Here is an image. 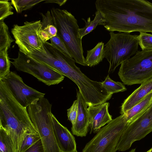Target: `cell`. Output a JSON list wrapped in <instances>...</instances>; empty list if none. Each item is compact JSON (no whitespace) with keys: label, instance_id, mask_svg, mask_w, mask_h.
Returning a JSON list of instances; mask_svg holds the SVG:
<instances>
[{"label":"cell","instance_id":"cell-1","mask_svg":"<svg viewBox=\"0 0 152 152\" xmlns=\"http://www.w3.org/2000/svg\"><path fill=\"white\" fill-rule=\"evenodd\" d=\"M97 10L103 15V26L110 32L152 34V3L145 0H97Z\"/></svg>","mask_w":152,"mask_h":152},{"label":"cell","instance_id":"cell-2","mask_svg":"<svg viewBox=\"0 0 152 152\" xmlns=\"http://www.w3.org/2000/svg\"><path fill=\"white\" fill-rule=\"evenodd\" d=\"M0 127L12 140L16 152H18L26 134L38 133L27 108L18 102L0 80Z\"/></svg>","mask_w":152,"mask_h":152},{"label":"cell","instance_id":"cell-3","mask_svg":"<svg viewBox=\"0 0 152 152\" xmlns=\"http://www.w3.org/2000/svg\"><path fill=\"white\" fill-rule=\"evenodd\" d=\"M52 24L57 30V34L63 42L75 62L86 66L82 44L79 36L77 21L75 17L65 9L53 7L47 12Z\"/></svg>","mask_w":152,"mask_h":152},{"label":"cell","instance_id":"cell-4","mask_svg":"<svg viewBox=\"0 0 152 152\" xmlns=\"http://www.w3.org/2000/svg\"><path fill=\"white\" fill-rule=\"evenodd\" d=\"M52 105L44 97L28 106L30 118L39 134L45 152H61L54 135L52 118Z\"/></svg>","mask_w":152,"mask_h":152},{"label":"cell","instance_id":"cell-5","mask_svg":"<svg viewBox=\"0 0 152 152\" xmlns=\"http://www.w3.org/2000/svg\"><path fill=\"white\" fill-rule=\"evenodd\" d=\"M110 38L104 45V57L109 63V74L138 51V35L127 33H109Z\"/></svg>","mask_w":152,"mask_h":152},{"label":"cell","instance_id":"cell-6","mask_svg":"<svg viewBox=\"0 0 152 152\" xmlns=\"http://www.w3.org/2000/svg\"><path fill=\"white\" fill-rule=\"evenodd\" d=\"M118 74L126 85L142 84L152 79V49L138 51L121 64Z\"/></svg>","mask_w":152,"mask_h":152},{"label":"cell","instance_id":"cell-7","mask_svg":"<svg viewBox=\"0 0 152 152\" xmlns=\"http://www.w3.org/2000/svg\"><path fill=\"white\" fill-rule=\"evenodd\" d=\"M127 121L124 114L102 127L86 145L82 152H116V148Z\"/></svg>","mask_w":152,"mask_h":152},{"label":"cell","instance_id":"cell-8","mask_svg":"<svg viewBox=\"0 0 152 152\" xmlns=\"http://www.w3.org/2000/svg\"><path fill=\"white\" fill-rule=\"evenodd\" d=\"M11 63L18 71L28 73L48 86L58 84L64 76L54 69L20 51Z\"/></svg>","mask_w":152,"mask_h":152},{"label":"cell","instance_id":"cell-9","mask_svg":"<svg viewBox=\"0 0 152 152\" xmlns=\"http://www.w3.org/2000/svg\"><path fill=\"white\" fill-rule=\"evenodd\" d=\"M42 28L40 20L26 21L21 26L14 25L11 32L19 51L26 55L33 50L45 53L44 43L39 36Z\"/></svg>","mask_w":152,"mask_h":152},{"label":"cell","instance_id":"cell-10","mask_svg":"<svg viewBox=\"0 0 152 152\" xmlns=\"http://www.w3.org/2000/svg\"><path fill=\"white\" fill-rule=\"evenodd\" d=\"M152 132V104L143 112L129 123L123 131L116 151L129 149L135 142L141 140Z\"/></svg>","mask_w":152,"mask_h":152},{"label":"cell","instance_id":"cell-11","mask_svg":"<svg viewBox=\"0 0 152 152\" xmlns=\"http://www.w3.org/2000/svg\"><path fill=\"white\" fill-rule=\"evenodd\" d=\"M0 80L4 83L18 102L25 108L37 103L45 95L27 85L22 78L15 72L10 71Z\"/></svg>","mask_w":152,"mask_h":152},{"label":"cell","instance_id":"cell-12","mask_svg":"<svg viewBox=\"0 0 152 152\" xmlns=\"http://www.w3.org/2000/svg\"><path fill=\"white\" fill-rule=\"evenodd\" d=\"M52 126L55 138L61 152H77L75 140L72 134L62 125L53 114Z\"/></svg>","mask_w":152,"mask_h":152},{"label":"cell","instance_id":"cell-13","mask_svg":"<svg viewBox=\"0 0 152 152\" xmlns=\"http://www.w3.org/2000/svg\"><path fill=\"white\" fill-rule=\"evenodd\" d=\"M109 102L90 106L88 110L90 121V134L97 133L113 119L108 111Z\"/></svg>","mask_w":152,"mask_h":152},{"label":"cell","instance_id":"cell-14","mask_svg":"<svg viewBox=\"0 0 152 152\" xmlns=\"http://www.w3.org/2000/svg\"><path fill=\"white\" fill-rule=\"evenodd\" d=\"M78 113L74 125L72 126L71 131L73 135L83 137L86 136L90 128V121L88 110V105L79 91L77 90Z\"/></svg>","mask_w":152,"mask_h":152},{"label":"cell","instance_id":"cell-15","mask_svg":"<svg viewBox=\"0 0 152 152\" xmlns=\"http://www.w3.org/2000/svg\"><path fill=\"white\" fill-rule=\"evenodd\" d=\"M152 91V79L141 84L125 99L121 107L120 113L124 114L138 103Z\"/></svg>","mask_w":152,"mask_h":152},{"label":"cell","instance_id":"cell-16","mask_svg":"<svg viewBox=\"0 0 152 152\" xmlns=\"http://www.w3.org/2000/svg\"><path fill=\"white\" fill-rule=\"evenodd\" d=\"M152 104V91L138 103L124 114L127 121L129 122L140 115Z\"/></svg>","mask_w":152,"mask_h":152},{"label":"cell","instance_id":"cell-17","mask_svg":"<svg viewBox=\"0 0 152 152\" xmlns=\"http://www.w3.org/2000/svg\"><path fill=\"white\" fill-rule=\"evenodd\" d=\"M104 45L103 42H99L93 49L87 50L85 58L86 66H94L102 61L104 58Z\"/></svg>","mask_w":152,"mask_h":152},{"label":"cell","instance_id":"cell-18","mask_svg":"<svg viewBox=\"0 0 152 152\" xmlns=\"http://www.w3.org/2000/svg\"><path fill=\"white\" fill-rule=\"evenodd\" d=\"M82 19L85 21V25L83 28L79 30V36L81 39L94 30L97 26L103 25L104 21L103 15L98 10L96 12L95 17L93 20H91L90 17L87 21L84 19Z\"/></svg>","mask_w":152,"mask_h":152},{"label":"cell","instance_id":"cell-19","mask_svg":"<svg viewBox=\"0 0 152 152\" xmlns=\"http://www.w3.org/2000/svg\"><path fill=\"white\" fill-rule=\"evenodd\" d=\"M0 152H16L13 141L2 128L0 127Z\"/></svg>","mask_w":152,"mask_h":152},{"label":"cell","instance_id":"cell-20","mask_svg":"<svg viewBox=\"0 0 152 152\" xmlns=\"http://www.w3.org/2000/svg\"><path fill=\"white\" fill-rule=\"evenodd\" d=\"M10 35L8 27L4 20L0 21V50L10 48L14 41Z\"/></svg>","mask_w":152,"mask_h":152},{"label":"cell","instance_id":"cell-21","mask_svg":"<svg viewBox=\"0 0 152 152\" xmlns=\"http://www.w3.org/2000/svg\"><path fill=\"white\" fill-rule=\"evenodd\" d=\"M101 84L107 91L112 94L123 92L127 90L123 83L113 81L110 78L109 75L106 77L104 80L101 82Z\"/></svg>","mask_w":152,"mask_h":152},{"label":"cell","instance_id":"cell-22","mask_svg":"<svg viewBox=\"0 0 152 152\" xmlns=\"http://www.w3.org/2000/svg\"><path fill=\"white\" fill-rule=\"evenodd\" d=\"M7 48L0 50V80L2 79L10 72L11 61L8 53Z\"/></svg>","mask_w":152,"mask_h":152},{"label":"cell","instance_id":"cell-23","mask_svg":"<svg viewBox=\"0 0 152 152\" xmlns=\"http://www.w3.org/2000/svg\"><path fill=\"white\" fill-rule=\"evenodd\" d=\"M43 0H11V3L18 13L29 10L37 4L45 1Z\"/></svg>","mask_w":152,"mask_h":152},{"label":"cell","instance_id":"cell-24","mask_svg":"<svg viewBox=\"0 0 152 152\" xmlns=\"http://www.w3.org/2000/svg\"><path fill=\"white\" fill-rule=\"evenodd\" d=\"M40 139L38 133H30L26 134L18 152H23Z\"/></svg>","mask_w":152,"mask_h":152},{"label":"cell","instance_id":"cell-25","mask_svg":"<svg viewBox=\"0 0 152 152\" xmlns=\"http://www.w3.org/2000/svg\"><path fill=\"white\" fill-rule=\"evenodd\" d=\"M139 45L142 50L152 49V34L146 32H140L138 35Z\"/></svg>","mask_w":152,"mask_h":152},{"label":"cell","instance_id":"cell-26","mask_svg":"<svg viewBox=\"0 0 152 152\" xmlns=\"http://www.w3.org/2000/svg\"><path fill=\"white\" fill-rule=\"evenodd\" d=\"M13 9L10 2L8 0L0 1V21L4 20L14 14Z\"/></svg>","mask_w":152,"mask_h":152},{"label":"cell","instance_id":"cell-27","mask_svg":"<svg viewBox=\"0 0 152 152\" xmlns=\"http://www.w3.org/2000/svg\"><path fill=\"white\" fill-rule=\"evenodd\" d=\"M50 40L51 44L67 56L72 58L65 44L58 34L56 36L51 37Z\"/></svg>","mask_w":152,"mask_h":152},{"label":"cell","instance_id":"cell-28","mask_svg":"<svg viewBox=\"0 0 152 152\" xmlns=\"http://www.w3.org/2000/svg\"><path fill=\"white\" fill-rule=\"evenodd\" d=\"M68 119L70 121L72 126L75 123L78 113V102L74 101L71 107L67 110Z\"/></svg>","mask_w":152,"mask_h":152},{"label":"cell","instance_id":"cell-29","mask_svg":"<svg viewBox=\"0 0 152 152\" xmlns=\"http://www.w3.org/2000/svg\"><path fill=\"white\" fill-rule=\"evenodd\" d=\"M23 152H45L41 139Z\"/></svg>","mask_w":152,"mask_h":152},{"label":"cell","instance_id":"cell-30","mask_svg":"<svg viewBox=\"0 0 152 152\" xmlns=\"http://www.w3.org/2000/svg\"><path fill=\"white\" fill-rule=\"evenodd\" d=\"M67 0H45V3H55L58 4L60 6H61L64 4Z\"/></svg>","mask_w":152,"mask_h":152},{"label":"cell","instance_id":"cell-31","mask_svg":"<svg viewBox=\"0 0 152 152\" xmlns=\"http://www.w3.org/2000/svg\"><path fill=\"white\" fill-rule=\"evenodd\" d=\"M136 149H133L131 150L130 151H129L128 152H135Z\"/></svg>","mask_w":152,"mask_h":152},{"label":"cell","instance_id":"cell-32","mask_svg":"<svg viewBox=\"0 0 152 152\" xmlns=\"http://www.w3.org/2000/svg\"><path fill=\"white\" fill-rule=\"evenodd\" d=\"M146 152H152V148Z\"/></svg>","mask_w":152,"mask_h":152},{"label":"cell","instance_id":"cell-33","mask_svg":"<svg viewBox=\"0 0 152 152\" xmlns=\"http://www.w3.org/2000/svg\"></svg>","mask_w":152,"mask_h":152}]
</instances>
